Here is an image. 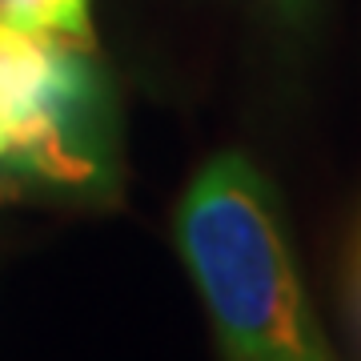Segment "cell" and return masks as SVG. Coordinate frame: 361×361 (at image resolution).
I'll use <instances>...</instances> for the list:
<instances>
[{
  "mask_svg": "<svg viewBox=\"0 0 361 361\" xmlns=\"http://www.w3.org/2000/svg\"><path fill=\"white\" fill-rule=\"evenodd\" d=\"M101 77L80 44L0 20V161L56 185L97 177Z\"/></svg>",
  "mask_w": 361,
  "mask_h": 361,
  "instance_id": "cell-2",
  "label": "cell"
},
{
  "mask_svg": "<svg viewBox=\"0 0 361 361\" xmlns=\"http://www.w3.org/2000/svg\"><path fill=\"white\" fill-rule=\"evenodd\" d=\"M285 4H297V0H285Z\"/></svg>",
  "mask_w": 361,
  "mask_h": 361,
  "instance_id": "cell-4",
  "label": "cell"
},
{
  "mask_svg": "<svg viewBox=\"0 0 361 361\" xmlns=\"http://www.w3.org/2000/svg\"><path fill=\"white\" fill-rule=\"evenodd\" d=\"M0 20L28 32H49V37L73 40L80 49L92 44L89 0H0Z\"/></svg>",
  "mask_w": 361,
  "mask_h": 361,
  "instance_id": "cell-3",
  "label": "cell"
},
{
  "mask_svg": "<svg viewBox=\"0 0 361 361\" xmlns=\"http://www.w3.org/2000/svg\"><path fill=\"white\" fill-rule=\"evenodd\" d=\"M177 245L229 361H334L301 289L269 180L213 157L177 205Z\"/></svg>",
  "mask_w": 361,
  "mask_h": 361,
  "instance_id": "cell-1",
  "label": "cell"
}]
</instances>
